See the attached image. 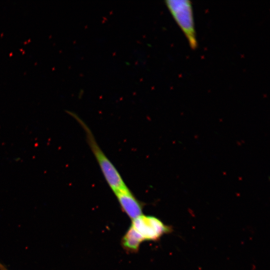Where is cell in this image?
<instances>
[{"label": "cell", "instance_id": "1", "mask_svg": "<svg viewBox=\"0 0 270 270\" xmlns=\"http://www.w3.org/2000/svg\"><path fill=\"white\" fill-rule=\"evenodd\" d=\"M67 112L80 124L85 132L88 144L94 154L102 174L110 188L114 192L127 188L121 175L115 166L108 158L98 144L91 130L86 124L76 114Z\"/></svg>", "mask_w": 270, "mask_h": 270}, {"label": "cell", "instance_id": "4", "mask_svg": "<svg viewBox=\"0 0 270 270\" xmlns=\"http://www.w3.org/2000/svg\"><path fill=\"white\" fill-rule=\"evenodd\" d=\"M122 210L132 220L142 214V205L128 187L114 192Z\"/></svg>", "mask_w": 270, "mask_h": 270}, {"label": "cell", "instance_id": "2", "mask_svg": "<svg viewBox=\"0 0 270 270\" xmlns=\"http://www.w3.org/2000/svg\"><path fill=\"white\" fill-rule=\"evenodd\" d=\"M172 16L185 36L190 48L194 50L198 41L194 26L192 6L188 0H170L165 2Z\"/></svg>", "mask_w": 270, "mask_h": 270}, {"label": "cell", "instance_id": "5", "mask_svg": "<svg viewBox=\"0 0 270 270\" xmlns=\"http://www.w3.org/2000/svg\"><path fill=\"white\" fill-rule=\"evenodd\" d=\"M144 240L142 236L131 226L122 238L125 248L130 251H137L141 242Z\"/></svg>", "mask_w": 270, "mask_h": 270}, {"label": "cell", "instance_id": "3", "mask_svg": "<svg viewBox=\"0 0 270 270\" xmlns=\"http://www.w3.org/2000/svg\"><path fill=\"white\" fill-rule=\"evenodd\" d=\"M132 226L144 240H157L171 230L158 218L142 214L132 220Z\"/></svg>", "mask_w": 270, "mask_h": 270}]
</instances>
